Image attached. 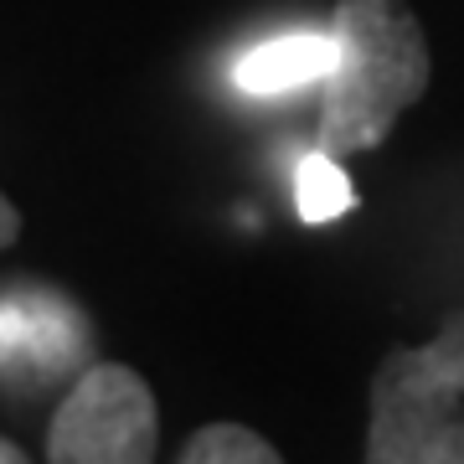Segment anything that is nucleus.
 Here are the masks:
<instances>
[{
    "label": "nucleus",
    "instance_id": "obj_3",
    "mask_svg": "<svg viewBox=\"0 0 464 464\" xmlns=\"http://www.w3.org/2000/svg\"><path fill=\"white\" fill-rule=\"evenodd\" d=\"M160 444L155 392L134 366L93 362L52 413V464H145Z\"/></svg>",
    "mask_w": 464,
    "mask_h": 464
},
{
    "label": "nucleus",
    "instance_id": "obj_2",
    "mask_svg": "<svg viewBox=\"0 0 464 464\" xmlns=\"http://www.w3.org/2000/svg\"><path fill=\"white\" fill-rule=\"evenodd\" d=\"M372 464H464V315L418 351H387L372 377Z\"/></svg>",
    "mask_w": 464,
    "mask_h": 464
},
{
    "label": "nucleus",
    "instance_id": "obj_8",
    "mask_svg": "<svg viewBox=\"0 0 464 464\" xmlns=\"http://www.w3.org/2000/svg\"><path fill=\"white\" fill-rule=\"evenodd\" d=\"M16 237H21V212H16L5 197H0V248H11Z\"/></svg>",
    "mask_w": 464,
    "mask_h": 464
},
{
    "label": "nucleus",
    "instance_id": "obj_9",
    "mask_svg": "<svg viewBox=\"0 0 464 464\" xmlns=\"http://www.w3.org/2000/svg\"><path fill=\"white\" fill-rule=\"evenodd\" d=\"M21 459H26V449L11 444V439H0V464H21Z\"/></svg>",
    "mask_w": 464,
    "mask_h": 464
},
{
    "label": "nucleus",
    "instance_id": "obj_1",
    "mask_svg": "<svg viewBox=\"0 0 464 464\" xmlns=\"http://www.w3.org/2000/svg\"><path fill=\"white\" fill-rule=\"evenodd\" d=\"M335 67L325 72L320 150H377L429 88V36L402 0H335Z\"/></svg>",
    "mask_w": 464,
    "mask_h": 464
},
{
    "label": "nucleus",
    "instance_id": "obj_5",
    "mask_svg": "<svg viewBox=\"0 0 464 464\" xmlns=\"http://www.w3.org/2000/svg\"><path fill=\"white\" fill-rule=\"evenodd\" d=\"M335 67V36L331 32H284L258 42L253 52H243L237 63V88L243 93H258V99H274V93H289V88H304L325 78Z\"/></svg>",
    "mask_w": 464,
    "mask_h": 464
},
{
    "label": "nucleus",
    "instance_id": "obj_10",
    "mask_svg": "<svg viewBox=\"0 0 464 464\" xmlns=\"http://www.w3.org/2000/svg\"><path fill=\"white\" fill-rule=\"evenodd\" d=\"M11 366V335H5V315H0V372Z\"/></svg>",
    "mask_w": 464,
    "mask_h": 464
},
{
    "label": "nucleus",
    "instance_id": "obj_6",
    "mask_svg": "<svg viewBox=\"0 0 464 464\" xmlns=\"http://www.w3.org/2000/svg\"><path fill=\"white\" fill-rule=\"evenodd\" d=\"M295 207L304 222H335V217H346L356 207V191H351V176L335 166L331 150H315V155H304L295 170Z\"/></svg>",
    "mask_w": 464,
    "mask_h": 464
},
{
    "label": "nucleus",
    "instance_id": "obj_7",
    "mask_svg": "<svg viewBox=\"0 0 464 464\" xmlns=\"http://www.w3.org/2000/svg\"><path fill=\"white\" fill-rule=\"evenodd\" d=\"M181 464H279V449L243 423H207L181 444Z\"/></svg>",
    "mask_w": 464,
    "mask_h": 464
},
{
    "label": "nucleus",
    "instance_id": "obj_4",
    "mask_svg": "<svg viewBox=\"0 0 464 464\" xmlns=\"http://www.w3.org/2000/svg\"><path fill=\"white\" fill-rule=\"evenodd\" d=\"M0 315H5V335H11V366H36L42 377L72 366V356H83L88 346L83 315L47 284L0 289Z\"/></svg>",
    "mask_w": 464,
    "mask_h": 464
}]
</instances>
